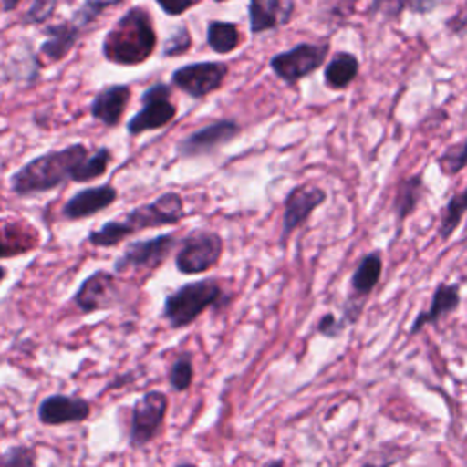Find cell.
I'll use <instances>...</instances> for the list:
<instances>
[{
	"label": "cell",
	"instance_id": "cell-11",
	"mask_svg": "<svg viewBox=\"0 0 467 467\" xmlns=\"http://www.w3.org/2000/svg\"><path fill=\"white\" fill-rule=\"evenodd\" d=\"M120 297V286L115 274L108 270H95L78 286L73 296L75 306L82 314H93L117 305Z\"/></svg>",
	"mask_w": 467,
	"mask_h": 467
},
{
	"label": "cell",
	"instance_id": "cell-16",
	"mask_svg": "<svg viewBox=\"0 0 467 467\" xmlns=\"http://www.w3.org/2000/svg\"><path fill=\"white\" fill-rule=\"evenodd\" d=\"M117 190L111 184L89 186L73 193L62 206V217L67 221H78L91 217L117 201Z\"/></svg>",
	"mask_w": 467,
	"mask_h": 467
},
{
	"label": "cell",
	"instance_id": "cell-30",
	"mask_svg": "<svg viewBox=\"0 0 467 467\" xmlns=\"http://www.w3.org/2000/svg\"><path fill=\"white\" fill-rule=\"evenodd\" d=\"M36 452L29 445H13L0 456V467H35Z\"/></svg>",
	"mask_w": 467,
	"mask_h": 467
},
{
	"label": "cell",
	"instance_id": "cell-15",
	"mask_svg": "<svg viewBox=\"0 0 467 467\" xmlns=\"http://www.w3.org/2000/svg\"><path fill=\"white\" fill-rule=\"evenodd\" d=\"M237 133H239L237 122L215 120V122L190 133L188 137H184L179 142L177 151L181 157L204 155V153H210V151L217 150L219 146L230 142L234 137H237Z\"/></svg>",
	"mask_w": 467,
	"mask_h": 467
},
{
	"label": "cell",
	"instance_id": "cell-10",
	"mask_svg": "<svg viewBox=\"0 0 467 467\" xmlns=\"http://www.w3.org/2000/svg\"><path fill=\"white\" fill-rule=\"evenodd\" d=\"M328 53L327 44H297L296 47L277 53L270 60L272 71L285 82H296L317 69Z\"/></svg>",
	"mask_w": 467,
	"mask_h": 467
},
{
	"label": "cell",
	"instance_id": "cell-34",
	"mask_svg": "<svg viewBox=\"0 0 467 467\" xmlns=\"http://www.w3.org/2000/svg\"><path fill=\"white\" fill-rule=\"evenodd\" d=\"M190 35L186 31V27H179L177 35H173L168 42H166V49L164 55H179L182 51H186L190 47Z\"/></svg>",
	"mask_w": 467,
	"mask_h": 467
},
{
	"label": "cell",
	"instance_id": "cell-9",
	"mask_svg": "<svg viewBox=\"0 0 467 467\" xmlns=\"http://www.w3.org/2000/svg\"><path fill=\"white\" fill-rule=\"evenodd\" d=\"M325 201H327V192L316 184L306 182L292 188L285 197L279 243L285 246L288 237L297 228H301L308 221V217L314 213V210L319 208Z\"/></svg>",
	"mask_w": 467,
	"mask_h": 467
},
{
	"label": "cell",
	"instance_id": "cell-37",
	"mask_svg": "<svg viewBox=\"0 0 467 467\" xmlns=\"http://www.w3.org/2000/svg\"><path fill=\"white\" fill-rule=\"evenodd\" d=\"M434 7V0H412V9L414 11H420V13H425L429 9Z\"/></svg>",
	"mask_w": 467,
	"mask_h": 467
},
{
	"label": "cell",
	"instance_id": "cell-26",
	"mask_svg": "<svg viewBox=\"0 0 467 467\" xmlns=\"http://www.w3.org/2000/svg\"><path fill=\"white\" fill-rule=\"evenodd\" d=\"M130 235H131V232L124 224V221L115 219V221L104 223L97 230H91L88 235V243L93 246H100V248H111V246H117L119 243H122Z\"/></svg>",
	"mask_w": 467,
	"mask_h": 467
},
{
	"label": "cell",
	"instance_id": "cell-3",
	"mask_svg": "<svg viewBox=\"0 0 467 467\" xmlns=\"http://www.w3.org/2000/svg\"><path fill=\"white\" fill-rule=\"evenodd\" d=\"M221 297L223 288L212 277L184 283L166 296L162 305V317L171 328H184L192 325L204 310L217 305Z\"/></svg>",
	"mask_w": 467,
	"mask_h": 467
},
{
	"label": "cell",
	"instance_id": "cell-8",
	"mask_svg": "<svg viewBox=\"0 0 467 467\" xmlns=\"http://www.w3.org/2000/svg\"><path fill=\"white\" fill-rule=\"evenodd\" d=\"M175 244H177V237L173 234H161L150 239L131 241L124 248L122 255L115 261L113 268L115 272L155 270L168 259Z\"/></svg>",
	"mask_w": 467,
	"mask_h": 467
},
{
	"label": "cell",
	"instance_id": "cell-40",
	"mask_svg": "<svg viewBox=\"0 0 467 467\" xmlns=\"http://www.w3.org/2000/svg\"><path fill=\"white\" fill-rule=\"evenodd\" d=\"M5 275H7V270H5V268L0 265V283L5 279Z\"/></svg>",
	"mask_w": 467,
	"mask_h": 467
},
{
	"label": "cell",
	"instance_id": "cell-4",
	"mask_svg": "<svg viewBox=\"0 0 467 467\" xmlns=\"http://www.w3.org/2000/svg\"><path fill=\"white\" fill-rule=\"evenodd\" d=\"M224 252V241L217 232L193 230L179 244L175 268L184 275L204 274L215 266Z\"/></svg>",
	"mask_w": 467,
	"mask_h": 467
},
{
	"label": "cell",
	"instance_id": "cell-29",
	"mask_svg": "<svg viewBox=\"0 0 467 467\" xmlns=\"http://www.w3.org/2000/svg\"><path fill=\"white\" fill-rule=\"evenodd\" d=\"M122 0H84V4L78 7V11L73 16V24L78 27H84L91 22H95L104 11H108L113 5H119Z\"/></svg>",
	"mask_w": 467,
	"mask_h": 467
},
{
	"label": "cell",
	"instance_id": "cell-41",
	"mask_svg": "<svg viewBox=\"0 0 467 467\" xmlns=\"http://www.w3.org/2000/svg\"><path fill=\"white\" fill-rule=\"evenodd\" d=\"M175 467H199V465H195V463H188V462H184V463H179V465H175Z\"/></svg>",
	"mask_w": 467,
	"mask_h": 467
},
{
	"label": "cell",
	"instance_id": "cell-2",
	"mask_svg": "<svg viewBox=\"0 0 467 467\" xmlns=\"http://www.w3.org/2000/svg\"><path fill=\"white\" fill-rule=\"evenodd\" d=\"M155 40L150 13L142 7H133L124 13L106 35L102 53L109 62L135 66L150 58L155 49Z\"/></svg>",
	"mask_w": 467,
	"mask_h": 467
},
{
	"label": "cell",
	"instance_id": "cell-7",
	"mask_svg": "<svg viewBox=\"0 0 467 467\" xmlns=\"http://www.w3.org/2000/svg\"><path fill=\"white\" fill-rule=\"evenodd\" d=\"M184 217V202L177 192H166L157 199L130 210L124 215V224L130 228L131 235L148 228L177 224Z\"/></svg>",
	"mask_w": 467,
	"mask_h": 467
},
{
	"label": "cell",
	"instance_id": "cell-14",
	"mask_svg": "<svg viewBox=\"0 0 467 467\" xmlns=\"http://www.w3.org/2000/svg\"><path fill=\"white\" fill-rule=\"evenodd\" d=\"M38 421L42 425H66L86 421L91 414V403L78 396L51 394L38 403Z\"/></svg>",
	"mask_w": 467,
	"mask_h": 467
},
{
	"label": "cell",
	"instance_id": "cell-31",
	"mask_svg": "<svg viewBox=\"0 0 467 467\" xmlns=\"http://www.w3.org/2000/svg\"><path fill=\"white\" fill-rule=\"evenodd\" d=\"M345 327H347V323L343 321V317H337L336 314L327 312L319 317V321L316 325V332L325 337H339L343 334Z\"/></svg>",
	"mask_w": 467,
	"mask_h": 467
},
{
	"label": "cell",
	"instance_id": "cell-33",
	"mask_svg": "<svg viewBox=\"0 0 467 467\" xmlns=\"http://www.w3.org/2000/svg\"><path fill=\"white\" fill-rule=\"evenodd\" d=\"M407 0H374L370 13L372 15H381L385 18H396L401 9L405 7Z\"/></svg>",
	"mask_w": 467,
	"mask_h": 467
},
{
	"label": "cell",
	"instance_id": "cell-12",
	"mask_svg": "<svg viewBox=\"0 0 467 467\" xmlns=\"http://www.w3.org/2000/svg\"><path fill=\"white\" fill-rule=\"evenodd\" d=\"M177 113V108L170 102V88L166 84H153L142 93V109L128 122L130 135H140L142 131L159 130L166 126Z\"/></svg>",
	"mask_w": 467,
	"mask_h": 467
},
{
	"label": "cell",
	"instance_id": "cell-24",
	"mask_svg": "<svg viewBox=\"0 0 467 467\" xmlns=\"http://www.w3.org/2000/svg\"><path fill=\"white\" fill-rule=\"evenodd\" d=\"M206 38L215 53H228L239 46V31L230 22H210Z\"/></svg>",
	"mask_w": 467,
	"mask_h": 467
},
{
	"label": "cell",
	"instance_id": "cell-18",
	"mask_svg": "<svg viewBox=\"0 0 467 467\" xmlns=\"http://www.w3.org/2000/svg\"><path fill=\"white\" fill-rule=\"evenodd\" d=\"M130 100L126 84H113L102 89L91 102V115L106 126H117Z\"/></svg>",
	"mask_w": 467,
	"mask_h": 467
},
{
	"label": "cell",
	"instance_id": "cell-38",
	"mask_svg": "<svg viewBox=\"0 0 467 467\" xmlns=\"http://www.w3.org/2000/svg\"><path fill=\"white\" fill-rule=\"evenodd\" d=\"M18 4H20V0H2V7H4V11H13Z\"/></svg>",
	"mask_w": 467,
	"mask_h": 467
},
{
	"label": "cell",
	"instance_id": "cell-27",
	"mask_svg": "<svg viewBox=\"0 0 467 467\" xmlns=\"http://www.w3.org/2000/svg\"><path fill=\"white\" fill-rule=\"evenodd\" d=\"M168 381L170 387L175 392H184L190 389L193 381V359L192 354H181L170 367L168 372Z\"/></svg>",
	"mask_w": 467,
	"mask_h": 467
},
{
	"label": "cell",
	"instance_id": "cell-20",
	"mask_svg": "<svg viewBox=\"0 0 467 467\" xmlns=\"http://www.w3.org/2000/svg\"><path fill=\"white\" fill-rule=\"evenodd\" d=\"M423 195V179L421 175H412L409 179H403L398 186L396 197H394V213L398 224H403L409 215L416 210Z\"/></svg>",
	"mask_w": 467,
	"mask_h": 467
},
{
	"label": "cell",
	"instance_id": "cell-25",
	"mask_svg": "<svg viewBox=\"0 0 467 467\" xmlns=\"http://www.w3.org/2000/svg\"><path fill=\"white\" fill-rule=\"evenodd\" d=\"M111 162V151L108 148L97 150L93 155L86 157L75 170L71 181L75 182H88L106 173L108 166Z\"/></svg>",
	"mask_w": 467,
	"mask_h": 467
},
{
	"label": "cell",
	"instance_id": "cell-43",
	"mask_svg": "<svg viewBox=\"0 0 467 467\" xmlns=\"http://www.w3.org/2000/svg\"><path fill=\"white\" fill-rule=\"evenodd\" d=\"M215 2H224V0H215Z\"/></svg>",
	"mask_w": 467,
	"mask_h": 467
},
{
	"label": "cell",
	"instance_id": "cell-13",
	"mask_svg": "<svg viewBox=\"0 0 467 467\" xmlns=\"http://www.w3.org/2000/svg\"><path fill=\"white\" fill-rule=\"evenodd\" d=\"M226 73L228 67L223 62H197L175 69L171 82L190 97L201 99L215 91L223 84Z\"/></svg>",
	"mask_w": 467,
	"mask_h": 467
},
{
	"label": "cell",
	"instance_id": "cell-23",
	"mask_svg": "<svg viewBox=\"0 0 467 467\" xmlns=\"http://www.w3.org/2000/svg\"><path fill=\"white\" fill-rule=\"evenodd\" d=\"M465 213H467V188L454 193L441 210L438 234L443 241H447L456 232Z\"/></svg>",
	"mask_w": 467,
	"mask_h": 467
},
{
	"label": "cell",
	"instance_id": "cell-28",
	"mask_svg": "<svg viewBox=\"0 0 467 467\" xmlns=\"http://www.w3.org/2000/svg\"><path fill=\"white\" fill-rule=\"evenodd\" d=\"M438 166L443 175H456L467 166V139L462 142H456L449 146L440 157H438Z\"/></svg>",
	"mask_w": 467,
	"mask_h": 467
},
{
	"label": "cell",
	"instance_id": "cell-5",
	"mask_svg": "<svg viewBox=\"0 0 467 467\" xmlns=\"http://www.w3.org/2000/svg\"><path fill=\"white\" fill-rule=\"evenodd\" d=\"M168 412V396L162 390L144 392L131 409L128 441L131 447H144L157 438Z\"/></svg>",
	"mask_w": 467,
	"mask_h": 467
},
{
	"label": "cell",
	"instance_id": "cell-32",
	"mask_svg": "<svg viewBox=\"0 0 467 467\" xmlns=\"http://www.w3.org/2000/svg\"><path fill=\"white\" fill-rule=\"evenodd\" d=\"M58 0H33L31 7L27 9L26 16H24V22H29V24H40L44 22L46 18L51 16L55 5H57Z\"/></svg>",
	"mask_w": 467,
	"mask_h": 467
},
{
	"label": "cell",
	"instance_id": "cell-35",
	"mask_svg": "<svg viewBox=\"0 0 467 467\" xmlns=\"http://www.w3.org/2000/svg\"><path fill=\"white\" fill-rule=\"evenodd\" d=\"M155 2L161 5V9L164 13H168V15H181L186 9H190L192 5L199 4L201 0H155Z\"/></svg>",
	"mask_w": 467,
	"mask_h": 467
},
{
	"label": "cell",
	"instance_id": "cell-17",
	"mask_svg": "<svg viewBox=\"0 0 467 467\" xmlns=\"http://www.w3.org/2000/svg\"><path fill=\"white\" fill-rule=\"evenodd\" d=\"M460 306V285L458 283H438L429 308L421 310L410 323L409 334H418L427 325H436L441 317L452 314Z\"/></svg>",
	"mask_w": 467,
	"mask_h": 467
},
{
	"label": "cell",
	"instance_id": "cell-39",
	"mask_svg": "<svg viewBox=\"0 0 467 467\" xmlns=\"http://www.w3.org/2000/svg\"><path fill=\"white\" fill-rule=\"evenodd\" d=\"M263 467H285V460H281V458H275V460H270V462H266Z\"/></svg>",
	"mask_w": 467,
	"mask_h": 467
},
{
	"label": "cell",
	"instance_id": "cell-1",
	"mask_svg": "<svg viewBox=\"0 0 467 467\" xmlns=\"http://www.w3.org/2000/svg\"><path fill=\"white\" fill-rule=\"evenodd\" d=\"M86 157H88V150L80 142L69 144L62 150L42 153L31 159L29 162H26L22 168H18L11 175L9 179L11 190L20 197L55 190L66 181H71L77 166Z\"/></svg>",
	"mask_w": 467,
	"mask_h": 467
},
{
	"label": "cell",
	"instance_id": "cell-6",
	"mask_svg": "<svg viewBox=\"0 0 467 467\" xmlns=\"http://www.w3.org/2000/svg\"><path fill=\"white\" fill-rule=\"evenodd\" d=\"M383 274V257L379 252L365 254L356 270L350 275V292L343 303V321L347 325L358 323L363 314V308L368 301V296L379 283Z\"/></svg>",
	"mask_w": 467,
	"mask_h": 467
},
{
	"label": "cell",
	"instance_id": "cell-21",
	"mask_svg": "<svg viewBox=\"0 0 467 467\" xmlns=\"http://www.w3.org/2000/svg\"><path fill=\"white\" fill-rule=\"evenodd\" d=\"M359 62L352 53H337L325 67V80L330 88H347L358 75Z\"/></svg>",
	"mask_w": 467,
	"mask_h": 467
},
{
	"label": "cell",
	"instance_id": "cell-36",
	"mask_svg": "<svg viewBox=\"0 0 467 467\" xmlns=\"http://www.w3.org/2000/svg\"><path fill=\"white\" fill-rule=\"evenodd\" d=\"M18 252H24V248H16L15 244H11L9 241H5L2 235H0V259L2 257H13L15 254Z\"/></svg>",
	"mask_w": 467,
	"mask_h": 467
},
{
	"label": "cell",
	"instance_id": "cell-22",
	"mask_svg": "<svg viewBox=\"0 0 467 467\" xmlns=\"http://www.w3.org/2000/svg\"><path fill=\"white\" fill-rule=\"evenodd\" d=\"M283 4L281 0H250V29L252 33H263L266 29H274L281 18Z\"/></svg>",
	"mask_w": 467,
	"mask_h": 467
},
{
	"label": "cell",
	"instance_id": "cell-42",
	"mask_svg": "<svg viewBox=\"0 0 467 467\" xmlns=\"http://www.w3.org/2000/svg\"><path fill=\"white\" fill-rule=\"evenodd\" d=\"M361 467H389V465H376V463H363Z\"/></svg>",
	"mask_w": 467,
	"mask_h": 467
},
{
	"label": "cell",
	"instance_id": "cell-19",
	"mask_svg": "<svg viewBox=\"0 0 467 467\" xmlns=\"http://www.w3.org/2000/svg\"><path fill=\"white\" fill-rule=\"evenodd\" d=\"M44 33L47 38L40 46L42 55L49 60H62L77 44L80 27L73 22H60L55 26H47Z\"/></svg>",
	"mask_w": 467,
	"mask_h": 467
}]
</instances>
